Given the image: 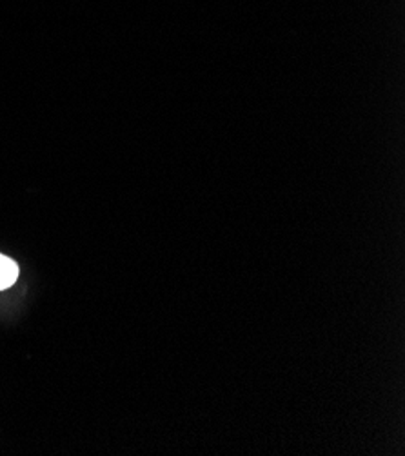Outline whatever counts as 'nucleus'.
<instances>
[{"instance_id":"f257e3e1","label":"nucleus","mask_w":405,"mask_h":456,"mask_svg":"<svg viewBox=\"0 0 405 456\" xmlns=\"http://www.w3.org/2000/svg\"><path fill=\"white\" fill-rule=\"evenodd\" d=\"M17 277L19 265L12 258L0 255V291L12 288L17 282Z\"/></svg>"}]
</instances>
